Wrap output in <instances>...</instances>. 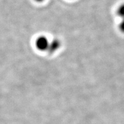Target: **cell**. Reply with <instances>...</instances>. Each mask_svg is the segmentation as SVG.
I'll return each instance as SVG.
<instances>
[{
    "label": "cell",
    "mask_w": 124,
    "mask_h": 124,
    "mask_svg": "<svg viewBox=\"0 0 124 124\" xmlns=\"http://www.w3.org/2000/svg\"><path fill=\"white\" fill-rule=\"evenodd\" d=\"M49 44V41L44 36H40L36 39L35 46L36 48L40 51H47Z\"/></svg>",
    "instance_id": "obj_1"
},
{
    "label": "cell",
    "mask_w": 124,
    "mask_h": 124,
    "mask_svg": "<svg viewBox=\"0 0 124 124\" xmlns=\"http://www.w3.org/2000/svg\"><path fill=\"white\" fill-rule=\"evenodd\" d=\"M61 46V41L58 39H54L49 41L48 48L47 52L49 54H53Z\"/></svg>",
    "instance_id": "obj_2"
},
{
    "label": "cell",
    "mask_w": 124,
    "mask_h": 124,
    "mask_svg": "<svg viewBox=\"0 0 124 124\" xmlns=\"http://www.w3.org/2000/svg\"><path fill=\"white\" fill-rule=\"evenodd\" d=\"M117 15L120 18H124V3L121 4L116 10Z\"/></svg>",
    "instance_id": "obj_3"
},
{
    "label": "cell",
    "mask_w": 124,
    "mask_h": 124,
    "mask_svg": "<svg viewBox=\"0 0 124 124\" xmlns=\"http://www.w3.org/2000/svg\"><path fill=\"white\" fill-rule=\"evenodd\" d=\"M118 29L121 32L124 33V18H121V21L118 24Z\"/></svg>",
    "instance_id": "obj_4"
},
{
    "label": "cell",
    "mask_w": 124,
    "mask_h": 124,
    "mask_svg": "<svg viewBox=\"0 0 124 124\" xmlns=\"http://www.w3.org/2000/svg\"><path fill=\"white\" fill-rule=\"evenodd\" d=\"M35 1H37V2H43V1H44V0H35Z\"/></svg>",
    "instance_id": "obj_5"
}]
</instances>
